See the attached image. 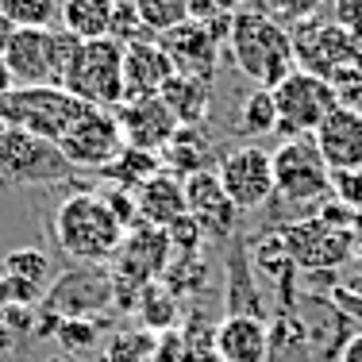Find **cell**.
Listing matches in <instances>:
<instances>
[{
	"label": "cell",
	"mask_w": 362,
	"mask_h": 362,
	"mask_svg": "<svg viewBox=\"0 0 362 362\" xmlns=\"http://www.w3.org/2000/svg\"><path fill=\"white\" fill-rule=\"evenodd\" d=\"M127 228L116 220L97 189H77L54 209V239L66 258L81 266H105L119 255Z\"/></svg>",
	"instance_id": "1"
},
{
	"label": "cell",
	"mask_w": 362,
	"mask_h": 362,
	"mask_svg": "<svg viewBox=\"0 0 362 362\" xmlns=\"http://www.w3.org/2000/svg\"><path fill=\"white\" fill-rule=\"evenodd\" d=\"M228 50H231V62L239 66V74L255 81V89H278L297 70L289 28H281L266 12L243 8V12L231 16Z\"/></svg>",
	"instance_id": "2"
},
{
	"label": "cell",
	"mask_w": 362,
	"mask_h": 362,
	"mask_svg": "<svg viewBox=\"0 0 362 362\" xmlns=\"http://www.w3.org/2000/svg\"><path fill=\"white\" fill-rule=\"evenodd\" d=\"M62 89L93 108L116 112L124 105V47L116 39L74 42L62 70Z\"/></svg>",
	"instance_id": "3"
},
{
	"label": "cell",
	"mask_w": 362,
	"mask_h": 362,
	"mask_svg": "<svg viewBox=\"0 0 362 362\" xmlns=\"http://www.w3.org/2000/svg\"><path fill=\"white\" fill-rule=\"evenodd\" d=\"M93 105L70 97L62 85H39V89H12L8 97H0V119L8 127L31 132L39 139L54 143L85 116Z\"/></svg>",
	"instance_id": "4"
},
{
	"label": "cell",
	"mask_w": 362,
	"mask_h": 362,
	"mask_svg": "<svg viewBox=\"0 0 362 362\" xmlns=\"http://www.w3.org/2000/svg\"><path fill=\"white\" fill-rule=\"evenodd\" d=\"M74 42L62 28H16L4 47V66L16 77V89H39V85H62V70Z\"/></svg>",
	"instance_id": "5"
},
{
	"label": "cell",
	"mask_w": 362,
	"mask_h": 362,
	"mask_svg": "<svg viewBox=\"0 0 362 362\" xmlns=\"http://www.w3.org/2000/svg\"><path fill=\"white\" fill-rule=\"evenodd\" d=\"M270 93H274V108H278V132H286L289 139L313 135L316 127L343 105L339 89H335L327 77H316V74H305V70H293L286 81Z\"/></svg>",
	"instance_id": "6"
},
{
	"label": "cell",
	"mask_w": 362,
	"mask_h": 362,
	"mask_svg": "<svg viewBox=\"0 0 362 362\" xmlns=\"http://www.w3.org/2000/svg\"><path fill=\"white\" fill-rule=\"evenodd\" d=\"M70 177L74 166L54 143L20 132V127L0 132V181L4 185H58Z\"/></svg>",
	"instance_id": "7"
},
{
	"label": "cell",
	"mask_w": 362,
	"mask_h": 362,
	"mask_svg": "<svg viewBox=\"0 0 362 362\" xmlns=\"http://www.w3.org/2000/svg\"><path fill=\"white\" fill-rule=\"evenodd\" d=\"M112 305V274L105 266L74 262L47 286L39 300V313L58 320H93V313H105Z\"/></svg>",
	"instance_id": "8"
},
{
	"label": "cell",
	"mask_w": 362,
	"mask_h": 362,
	"mask_svg": "<svg viewBox=\"0 0 362 362\" xmlns=\"http://www.w3.org/2000/svg\"><path fill=\"white\" fill-rule=\"evenodd\" d=\"M274 158V193L289 204H313L327 197L332 185V170L324 166L320 151H316L313 135L305 139H286L278 151H270Z\"/></svg>",
	"instance_id": "9"
},
{
	"label": "cell",
	"mask_w": 362,
	"mask_h": 362,
	"mask_svg": "<svg viewBox=\"0 0 362 362\" xmlns=\"http://www.w3.org/2000/svg\"><path fill=\"white\" fill-rule=\"evenodd\" d=\"M216 177H220L223 193H228V201L235 204L239 212L262 209L274 197V158H270V151L258 146V143L228 151L216 166Z\"/></svg>",
	"instance_id": "10"
},
{
	"label": "cell",
	"mask_w": 362,
	"mask_h": 362,
	"mask_svg": "<svg viewBox=\"0 0 362 362\" xmlns=\"http://www.w3.org/2000/svg\"><path fill=\"white\" fill-rule=\"evenodd\" d=\"M58 151L66 154V162L77 166H89V170H105L119 151H124V135H119L116 116L105 108H89L81 119L70 127V132L58 139Z\"/></svg>",
	"instance_id": "11"
},
{
	"label": "cell",
	"mask_w": 362,
	"mask_h": 362,
	"mask_svg": "<svg viewBox=\"0 0 362 362\" xmlns=\"http://www.w3.org/2000/svg\"><path fill=\"white\" fill-rule=\"evenodd\" d=\"M112 116H116V124H119L124 146H132V151H146V154H162V151H166V143L174 139V132H177V119L170 116V108L162 105L158 97L124 100Z\"/></svg>",
	"instance_id": "12"
},
{
	"label": "cell",
	"mask_w": 362,
	"mask_h": 362,
	"mask_svg": "<svg viewBox=\"0 0 362 362\" xmlns=\"http://www.w3.org/2000/svg\"><path fill=\"white\" fill-rule=\"evenodd\" d=\"M313 143L332 174H362V112L358 108L339 105L313 132Z\"/></svg>",
	"instance_id": "13"
},
{
	"label": "cell",
	"mask_w": 362,
	"mask_h": 362,
	"mask_svg": "<svg viewBox=\"0 0 362 362\" xmlns=\"http://www.w3.org/2000/svg\"><path fill=\"white\" fill-rule=\"evenodd\" d=\"M158 47L166 50L170 66H174V74L181 77H197V81L212 85V77H216V66H220V39L212 35L204 23H181V28L166 31V35L158 39Z\"/></svg>",
	"instance_id": "14"
},
{
	"label": "cell",
	"mask_w": 362,
	"mask_h": 362,
	"mask_svg": "<svg viewBox=\"0 0 362 362\" xmlns=\"http://www.w3.org/2000/svg\"><path fill=\"white\" fill-rule=\"evenodd\" d=\"M185 212L204 239H228L239 220V209L228 201L216 170H201V174L185 177Z\"/></svg>",
	"instance_id": "15"
},
{
	"label": "cell",
	"mask_w": 362,
	"mask_h": 362,
	"mask_svg": "<svg viewBox=\"0 0 362 362\" xmlns=\"http://www.w3.org/2000/svg\"><path fill=\"white\" fill-rule=\"evenodd\" d=\"M351 54V42H347V31L339 23H300L293 31V58H297V70L305 74H316V77H327L343 66V58Z\"/></svg>",
	"instance_id": "16"
},
{
	"label": "cell",
	"mask_w": 362,
	"mask_h": 362,
	"mask_svg": "<svg viewBox=\"0 0 362 362\" xmlns=\"http://www.w3.org/2000/svg\"><path fill=\"white\" fill-rule=\"evenodd\" d=\"M170 77H174V66L158 47V39H139L124 47V100L158 97Z\"/></svg>",
	"instance_id": "17"
},
{
	"label": "cell",
	"mask_w": 362,
	"mask_h": 362,
	"mask_svg": "<svg viewBox=\"0 0 362 362\" xmlns=\"http://www.w3.org/2000/svg\"><path fill=\"white\" fill-rule=\"evenodd\" d=\"M135 212H139V223L146 228H174L177 220H185V181L166 174V170H158L151 181H143L139 189H135Z\"/></svg>",
	"instance_id": "18"
},
{
	"label": "cell",
	"mask_w": 362,
	"mask_h": 362,
	"mask_svg": "<svg viewBox=\"0 0 362 362\" xmlns=\"http://www.w3.org/2000/svg\"><path fill=\"white\" fill-rule=\"evenodd\" d=\"M216 358L220 362H266L270 358V327L262 316H223L216 324Z\"/></svg>",
	"instance_id": "19"
},
{
	"label": "cell",
	"mask_w": 362,
	"mask_h": 362,
	"mask_svg": "<svg viewBox=\"0 0 362 362\" xmlns=\"http://www.w3.org/2000/svg\"><path fill=\"white\" fill-rule=\"evenodd\" d=\"M116 4L119 0H62V8H58V23H62V31L70 39H77V42L108 39Z\"/></svg>",
	"instance_id": "20"
},
{
	"label": "cell",
	"mask_w": 362,
	"mask_h": 362,
	"mask_svg": "<svg viewBox=\"0 0 362 362\" xmlns=\"http://www.w3.org/2000/svg\"><path fill=\"white\" fill-rule=\"evenodd\" d=\"M281 235H286L289 255L305 266H332L347 251V235H335V231L320 228V223H300V228L281 231Z\"/></svg>",
	"instance_id": "21"
},
{
	"label": "cell",
	"mask_w": 362,
	"mask_h": 362,
	"mask_svg": "<svg viewBox=\"0 0 362 362\" xmlns=\"http://www.w3.org/2000/svg\"><path fill=\"white\" fill-rule=\"evenodd\" d=\"M158 100L170 108V116L177 119V127H201L204 116H209V100H212V89L197 77H181L174 74L166 81V89L158 93Z\"/></svg>",
	"instance_id": "22"
},
{
	"label": "cell",
	"mask_w": 362,
	"mask_h": 362,
	"mask_svg": "<svg viewBox=\"0 0 362 362\" xmlns=\"http://www.w3.org/2000/svg\"><path fill=\"white\" fill-rule=\"evenodd\" d=\"M209 154H212V143H209V135H204L201 127H177L174 139L166 143V151L158 154V162H162L166 174L185 181V177L201 174L204 162H209Z\"/></svg>",
	"instance_id": "23"
},
{
	"label": "cell",
	"mask_w": 362,
	"mask_h": 362,
	"mask_svg": "<svg viewBox=\"0 0 362 362\" xmlns=\"http://www.w3.org/2000/svg\"><path fill=\"white\" fill-rule=\"evenodd\" d=\"M158 170H162L158 154H146V151H132V146H124V151H119L116 158L100 170V177H105L108 185H116V189H124V193L135 197V189H139L143 181H151Z\"/></svg>",
	"instance_id": "24"
},
{
	"label": "cell",
	"mask_w": 362,
	"mask_h": 362,
	"mask_svg": "<svg viewBox=\"0 0 362 362\" xmlns=\"http://www.w3.org/2000/svg\"><path fill=\"white\" fill-rule=\"evenodd\" d=\"M132 8L151 39H162L166 31L189 23V0H132Z\"/></svg>",
	"instance_id": "25"
},
{
	"label": "cell",
	"mask_w": 362,
	"mask_h": 362,
	"mask_svg": "<svg viewBox=\"0 0 362 362\" xmlns=\"http://www.w3.org/2000/svg\"><path fill=\"white\" fill-rule=\"evenodd\" d=\"M135 313H139V320L143 327L151 335H158V332H170V327H177V297L170 293L162 281H154V286H146L143 289V297H139V305H135Z\"/></svg>",
	"instance_id": "26"
},
{
	"label": "cell",
	"mask_w": 362,
	"mask_h": 362,
	"mask_svg": "<svg viewBox=\"0 0 362 362\" xmlns=\"http://www.w3.org/2000/svg\"><path fill=\"white\" fill-rule=\"evenodd\" d=\"M62 0H0V20L8 28H54Z\"/></svg>",
	"instance_id": "27"
},
{
	"label": "cell",
	"mask_w": 362,
	"mask_h": 362,
	"mask_svg": "<svg viewBox=\"0 0 362 362\" xmlns=\"http://www.w3.org/2000/svg\"><path fill=\"white\" fill-rule=\"evenodd\" d=\"M239 132L243 135H270L278 132V108L270 89H251L239 105Z\"/></svg>",
	"instance_id": "28"
},
{
	"label": "cell",
	"mask_w": 362,
	"mask_h": 362,
	"mask_svg": "<svg viewBox=\"0 0 362 362\" xmlns=\"http://www.w3.org/2000/svg\"><path fill=\"white\" fill-rule=\"evenodd\" d=\"M0 270L12 274V278H23L31 281V286L47 289L50 286V258L35 251V247H20V251H8L4 258H0Z\"/></svg>",
	"instance_id": "29"
},
{
	"label": "cell",
	"mask_w": 362,
	"mask_h": 362,
	"mask_svg": "<svg viewBox=\"0 0 362 362\" xmlns=\"http://www.w3.org/2000/svg\"><path fill=\"white\" fill-rule=\"evenodd\" d=\"M100 362H154V335L146 327L112 335V343H105V358Z\"/></svg>",
	"instance_id": "30"
},
{
	"label": "cell",
	"mask_w": 362,
	"mask_h": 362,
	"mask_svg": "<svg viewBox=\"0 0 362 362\" xmlns=\"http://www.w3.org/2000/svg\"><path fill=\"white\" fill-rule=\"evenodd\" d=\"M255 266L266 274V278H281V281H286L293 274V255L286 247V235H266L262 243L255 247Z\"/></svg>",
	"instance_id": "31"
},
{
	"label": "cell",
	"mask_w": 362,
	"mask_h": 362,
	"mask_svg": "<svg viewBox=\"0 0 362 362\" xmlns=\"http://www.w3.org/2000/svg\"><path fill=\"white\" fill-rule=\"evenodd\" d=\"M266 4V16L278 20L281 28H300V23H313L320 16V4L324 0H262Z\"/></svg>",
	"instance_id": "32"
},
{
	"label": "cell",
	"mask_w": 362,
	"mask_h": 362,
	"mask_svg": "<svg viewBox=\"0 0 362 362\" xmlns=\"http://www.w3.org/2000/svg\"><path fill=\"white\" fill-rule=\"evenodd\" d=\"M54 339L62 343L70 355H81V351L97 347V320H58Z\"/></svg>",
	"instance_id": "33"
},
{
	"label": "cell",
	"mask_w": 362,
	"mask_h": 362,
	"mask_svg": "<svg viewBox=\"0 0 362 362\" xmlns=\"http://www.w3.org/2000/svg\"><path fill=\"white\" fill-rule=\"evenodd\" d=\"M154 362H185V335H181V327L154 335Z\"/></svg>",
	"instance_id": "34"
},
{
	"label": "cell",
	"mask_w": 362,
	"mask_h": 362,
	"mask_svg": "<svg viewBox=\"0 0 362 362\" xmlns=\"http://www.w3.org/2000/svg\"><path fill=\"white\" fill-rule=\"evenodd\" d=\"M335 362H362V332H355L347 343H343V351H339Z\"/></svg>",
	"instance_id": "35"
},
{
	"label": "cell",
	"mask_w": 362,
	"mask_h": 362,
	"mask_svg": "<svg viewBox=\"0 0 362 362\" xmlns=\"http://www.w3.org/2000/svg\"><path fill=\"white\" fill-rule=\"evenodd\" d=\"M16 343H20V335H16L12 327L0 320V362H4L8 355H16Z\"/></svg>",
	"instance_id": "36"
},
{
	"label": "cell",
	"mask_w": 362,
	"mask_h": 362,
	"mask_svg": "<svg viewBox=\"0 0 362 362\" xmlns=\"http://www.w3.org/2000/svg\"><path fill=\"white\" fill-rule=\"evenodd\" d=\"M16 89V77L8 74V66H4V58H0V97H8V93Z\"/></svg>",
	"instance_id": "37"
},
{
	"label": "cell",
	"mask_w": 362,
	"mask_h": 362,
	"mask_svg": "<svg viewBox=\"0 0 362 362\" xmlns=\"http://www.w3.org/2000/svg\"><path fill=\"white\" fill-rule=\"evenodd\" d=\"M4 127H8V124H4V119H0V132H4Z\"/></svg>",
	"instance_id": "38"
}]
</instances>
